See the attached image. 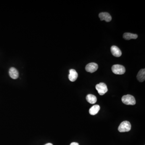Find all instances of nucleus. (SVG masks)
I'll return each instance as SVG.
<instances>
[{"label":"nucleus","instance_id":"nucleus-11","mask_svg":"<svg viewBox=\"0 0 145 145\" xmlns=\"http://www.w3.org/2000/svg\"><path fill=\"white\" fill-rule=\"evenodd\" d=\"M100 106L98 105H95L92 106L89 109V113L91 115H95L98 113L100 110Z\"/></svg>","mask_w":145,"mask_h":145},{"label":"nucleus","instance_id":"nucleus-9","mask_svg":"<svg viewBox=\"0 0 145 145\" xmlns=\"http://www.w3.org/2000/svg\"><path fill=\"white\" fill-rule=\"evenodd\" d=\"M9 74L10 77L14 79H17L19 77V72L15 68H10L9 71Z\"/></svg>","mask_w":145,"mask_h":145},{"label":"nucleus","instance_id":"nucleus-12","mask_svg":"<svg viewBox=\"0 0 145 145\" xmlns=\"http://www.w3.org/2000/svg\"><path fill=\"white\" fill-rule=\"evenodd\" d=\"M138 37V36L136 34H133L130 33H125L123 34V37L126 40H129V39H137Z\"/></svg>","mask_w":145,"mask_h":145},{"label":"nucleus","instance_id":"nucleus-3","mask_svg":"<svg viewBox=\"0 0 145 145\" xmlns=\"http://www.w3.org/2000/svg\"><path fill=\"white\" fill-rule=\"evenodd\" d=\"M112 70L115 74L123 75L126 72V68L120 65H115L112 67Z\"/></svg>","mask_w":145,"mask_h":145},{"label":"nucleus","instance_id":"nucleus-8","mask_svg":"<svg viewBox=\"0 0 145 145\" xmlns=\"http://www.w3.org/2000/svg\"><path fill=\"white\" fill-rule=\"evenodd\" d=\"M78 77V73L76 71L73 69L69 70V74L68 75V79L70 81L74 82L77 79Z\"/></svg>","mask_w":145,"mask_h":145},{"label":"nucleus","instance_id":"nucleus-2","mask_svg":"<svg viewBox=\"0 0 145 145\" xmlns=\"http://www.w3.org/2000/svg\"><path fill=\"white\" fill-rule=\"evenodd\" d=\"M131 125L128 121H124L118 126V130L120 132H126L130 131L131 129Z\"/></svg>","mask_w":145,"mask_h":145},{"label":"nucleus","instance_id":"nucleus-5","mask_svg":"<svg viewBox=\"0 0 145 145\" xmlns=\"http://www.w3.org/2000/svg\"><path fill=\"white\" fill-rule=\"evenodd\" d=\"M98 68V66L97 64L94 63H91L86 65L85 69L87 72L93 73L97 70Z\"/></svg>","mask_w":145,"mask_h":145},{"label":"nucleus","instance_id":"nucleus-13","mask_svg":"<svg viewBox=\"0 0 145 145\" xmlns=\"http://www.w3.org/2000/svg\"><path fill=\"white\" fill-rule=\"evenodd\" d=\"M86 98L87 101L91 104H94L97 102V97L92 94H88Z\"/></svg>","mask_w":145,"mask_h":145},{"label":"nucleus","instance_id":"nucleus-6","mask_svg":"<svg viewBox=\"0 0 145 145\" xmlns=\"http://www.w3.org/2000/svg\"><path fill=\"white\" fill-rule=\"evenodd\" d=\"M99 17L101 21L105 20L106 22H110L111 21L112 17L109 13L102 12L99 14Z\"/></svg>","mask_w":145,"mask_h":145},{"label":"nucleus","instance_id":"nucleus-15","mask_svg":"<svg viewBox=\"0 0 145 145\" xmlns=\"http://www.w3.org/2000/svg\"><path fill=\"white\" fill-rule=\"evenodd\" d=\"M45 145H53L52 144H51V143H48V144H45Z\"/></svg>","mask_w":145,"mask_h":145},{"label":"nucleus","instance_id":"nucleus-14","mask_svg":"<svg viewBox=\"0 0 145 145\" xmlns=\"http://www.w3.org/2000/svg\"><path fill=\"white\" fill-rule=\"evenodd\" d=\"M70 145H79V144L77 142H73V143H71V144Z\"/></svg>","mask_w":145,"mask_h":145},{"label":"nucleus","instance_id":"nucleus-4","mask_svg":"<svg viewBox=\"0 0 145 145\" xmlns=\"http://www.w3.org/2000/svg\"><path fill=\"white\" fill-rule=\"evenodd\" d=\"M96 88L100 95H103L108 92L106 85L104 83H100V84H97Z\"/></svg>","mask_w":145,"mask_h":145},{"label":"nucleus","instance_id":"nucleus-10","mask_svg":"<svg viewBox=\"0 0 145 145\" xmlns=\"http://www.w3.org/2000/svg\"><path fill=\"white\" fill-rule=\"evenodd\" d=\"M137 79L140 82H143L145 79V70L142 69L138 72L137 76Z\"/></svg>","mask_w":145,"mask_h":145},{"label":"nucleus","instance_id":"nucleus-1","mask_svg":"<svg viewBox=\"0 0 145 145\" xmlns=\"http://www.w3.org/2000/svg\"><path fill=\"white\" fill-rule=\"evenodd\" d=\"M122 102L126 105H134L136 104L135 97L129 94L123 96L122 97Z\"/></svg>","mask_w":145,"mask_h":145},{"label":"nucleus","instance_id":"nucleus-7","mask_svg":"<svg viewBox=\"0 0 145 145\" xmlns=\"http://www.w3.org/2000/svg\"><path fill=\"white\" fill-rule=\"evenodd\" d=\"M110 50L112 55L115 57H119L122 55L121 50L116 46H113L111 47Z\"/></svg>","mask_w":145,"mask_h":145}]
</instances>
